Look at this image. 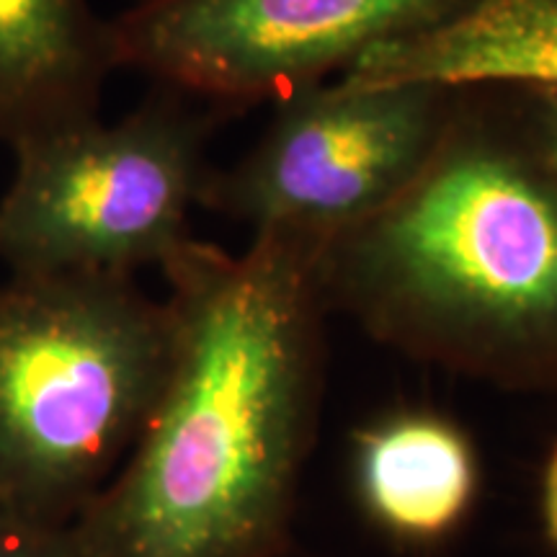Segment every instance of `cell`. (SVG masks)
I'll list each match as a JSON object with an SVG mask.
<instances>
[{"label":"cell","instance_id":"1","mask_svg":"<svg viewBox=\"0 0 557 557\" xmlns=\"http://www.w3.org/2000/svg\"><path fill=\"white\" fill-rule=\"evenodd\" d=\"M325 238H194L160 274L173 348L156 408L75 519L99 557H276L325 382Z\"/></svg>","mask_w":557,"mask_h":557},{"label":"cell","instance_id":"2","mask_svg":"<svg viewBox=\"0 0 557 557\" xmlns=\"http://www.w3.org/2000/svg\"><path fill=\"white\" fill-rule=\"evenodd\" d=\"M320 276L329 310L382 346L504 389H557V158L517 88H459L426 169L325 240Z\"/></svg>","mask_w":557,"mask_h":557},{"label":"cell","instance_id":"3","mask_svg":"<svg viewBox=\"0 0 557 557\" xmlns=\"http://www.w3.org/2000/svg\"><path fill=\"white\" fill-rule=\"evenodd\" d=\"M173 318L135 276L0 282V508L75 521L143 434Z\"/></svg>","mask_w":557,"mask_h":557},{"label":"cell","instance_id":"4","mask_svg":"<svg viewBox=\"0 0 557 557\" xmlns=\"http://www.w3.org/2000/svg\"><path fill=\"white\" fill-rule=\"evenodd\" d=\"M220 111L158 88L116 122L81 124L13 152L0 197L9 276L163 271L191 238Z\"/></svg>","mask_w":557,"mask_h":557},{"label":"cell","instance_id":"5","mask_svg":"<svg viewBox=\"0 0 557 557\" xmlns=\"http://www.w3.org/2000/svg\"><path fill=\"white\" fill-rule=\"evenodd\" d=\"M459 88L318 83L276 101L250 150L209 176L201 209L250 227L333 238L387 207L426 169Z\"/></svg>","mask_w":557,"mask_h":557},{"label":"cell","instance_id":"6","mask_svg":"<svg viewBox=\"0 0 557 557\" xmlns=\"http://www.w3.org/2000/svg\"><path fill=\"white\" fill-rule=\"evenodd\" d=\"M480 0H137L109 18L116 70L230 111L344 75Z\"/></svg>","mask_w":557,"mask_h":557},{"label":"cell","instance_id":"7","mask_svg":"<svg viewBox=\"0 0 557 557\" xmlns=\"http://www.w3.org/2000/svg\"><path fill=\"white\" fill-rule=\"evenodd\" d=\"M114 70L90 0H0V143L16 152L99 120Z\"/></svg>","mask_w":557,"mask_h":557},{"label":"cell","instance_id":"8","mask_svg":"<svg viewBox=\"0 0 557 557\" xmlns=\"http://www.w3.org/2000/svg\"><path fill=\"white\" fill-rule=\"evenodd\" d=\"M359 500L387 534L438 542L475 504L480 465L470 436L434 410H395L359 431L354 444Z\"/></svg>","mask_w":557,"mask_h":557},{"label":"cell","instance_id":"9","mask_svg":"<svg viewBox=\"0 0 557 557\" xmlns=\"http://www.w3.org/2000/svg\"><path fill=\"white\" fill-rule=\"evenodd\" d=\"M341 81L455 88L557 83V0H480L438 29L367 54Z\"/></svg>","mask_w":557,"mask_h":557},{"label":"cell","instance_id":"10","mask_svg":"<svg viewBox=\"0 0 557 557\" xmlns=\"http://www.w3.org/2000/svg\"><path fill=\"white\" fill-rule=\"evenodd\" d=\"M0 557H99L75 521H45L0 508Z\"/></svg>","mask_w":557,"mask_h":557},{"label":"cell","instance_id":"11","mask_svg":"<svg viewBox=\"0 0 557 557\" xmlns=\"http://www.w3.org/2000/svg\"><path fill=\"white\" fill-rule=\"evenodd\" d=\"M513 88L532 129L557 158V83H529V86Z\"/></svg>","mask_w":557,"mask_h":557},{"label":"cell","instance_id":"12","mask_svg":"<svg viewBox=\"0 0 557 557\" xmlns=\"http://www.w3.org/2000/svg\"><path fill=\"white\" fill-rule=\"evenodd\" d=\"M542 506H545V524L549 540L557 547V447L549 457L545 470V485H542Z\"/></svg>","mask_w":557,"mask_h":557}]
</instances>
